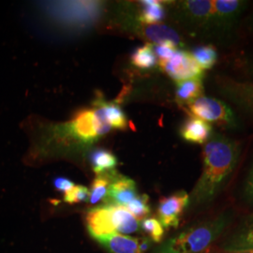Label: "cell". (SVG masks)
Instances as JSON below:
<instances>
[{"label": "cell", "mask_w": 253, "mask_h": 253, "mask_svg": "<svg viewBox=\"0 0 253 253\" xmlns=\"http://www.w3.org/2000/svg\"><path fill=\"white\" fill-rule=\"evenodd\" d=\"M240 153L237 141L213 133L204 145L203 171L190 200L196 205H206L215 199L235 171Z\"/></svg>", "instance_id": "6da1fadb"}, {"label": "cell", "mask_w": 253, "mask_h": 253, "mask_svg": "<svg viewBox=\"0 0 253 253\" xmlns=\"http://www.w3.org/2000/svg\"><path fill=\"white\" fill-rule=\"evenodd\" d=\"M230 215L219 217L192 227L169 240L160 253H201L212 244L223 231Z\"/></svg>", "instance_id": "7a4b0ae2"}, {"label": "cell", "mask_w": 253, "mask_h": 253, "mask_svg": "<svg viewBox=\"0 0 253 253\" xmlns=\"http://www.w3.org/2000/svg\"><path fill=\"white\" fill-rule=\"evenodd\" d=\"M86 227L95 239L116 233L132 234L139 223L125 208L107 205L90 209L86 213Z\"/></svg>", "instance_id": "3957f363"}, {"label": "cell", "mask_w": 253, "mask_h": 253, "mask_svg": "<svg viewBox=\"0 0 253 253\" xmlns=\"http://www.w3.org/2000/svg\"><path fill=\"white\" fill-rule=\"evenodd\" d=\"M249 6L245 0H216L209 40L229 42L233 39L240 19Z\"/></svg>", "instance_id": "277c9868"}, {"label": "cell", "mask_w": 253, "mask_h": 253, "mask_svg": "<svg viewBox=\"0 0 253 253\" xmlns=\"http://www.w3.org/2000/svg\"><path fill=\"white\" fill-rule=\"evenodd\" d=\"M190 114L194 118L208 123H214L226 129L239 127V120L234 110L223 100L217 98L202 96L188 105Z\"/></svg>", "instance_id": "5b68a950"}, {"label": "cell", "mask_w": 253, "mask_h": 253, "mask_svg": "<svg viewBox=\"0 0 253 253\" xmlns=\"http://www.w3.org/2000/svg\"><path fill=\"white\" fill-rule=\"evenodd\" d=\"M179 14L185 26L193 35L209 40L214 14V1H183L179 4Z\"/></svg>", "instance_id": "8992f818"}, {"label": "cell", "mask_w": 253, "mask_h": 253, "mask_svg": "<svg viewBox=\"0 0 253 253\" xmlns=\"http://www.w3.org/2000/svg\"><path fill=\"white\" fill-rule=\"evenodd\" d=\"M218 93L244 112L253 114V82L236 81L227 77H217Z\"/></svg>", "instance_id": "52a82bcc"}, {"label": "cell", "mask_w": 253, "mask_h": 253, "mask_svg": "<svg viewBox=\"0 0 253 253\" xmlns=\"http://www.w3.org/2000/svg\"><path fill=\"white\" fill-rule=\"evenodd\" d=\"M160 65L164 73H167L177 83L203 76L204 72L191 54L185 50H176L169 60L160 63Z\"/></svg>", "instance_id": "ba28073f"}, {"label": "cell", "mask_w": 253, "mask_h": 253, "mask_svg": "<svg viewBox=\"0 0 253 253\" xmlns=\"http://www.w3.org/2000/svg\"><path fill=\"white\" fill-rule=\"evenodd\" d=\"M189 203L190 196L184 190L161 199L158 207V216L162 225L165 228L178 226L180 216Z\"/></svg>", "instance_id": "9c48e42d"}, {"label": "cell", "mask_w": 253, "mask_h": 253, "mask_svg": "<svg viewBox=\"0 0 253 253\" xmlns=\"http://www.w3.org/2000/svg\"><path fill=\"white\" fill-rule=\"evenodd\" d=\"M137 196L135 182L126 176H118L110 183L105 202L108 205L125 208Z\"/></svg>", "instance_id": "30bf717a"}, {"label": "cell", "mask_w": 253, "mask_h": 253, "mask_svg": "<svg viewBox=\"0 0 253 253\" xmlns=\"http://www.w3.org/2000/svg\"><path fill=\"white\" fill-rule=\"evenodd\" d=\"M71 128L73 135L84 142L97 139L99 133V123L93 110L80 111L73 119Z\"/></svg>", "instance_id": "8fae6325"}, {"label": "cell", "mask_w": 253, "mask_h": 253, "mask_svg": "<svg viewBox=\"0 0 253 253\" xmlns=\"http://www.w3.org/2000/svg\"><path fill=\"white\" fill-rule=\"evenodd\" d=\"M223 249L232 253L253 252V216L248 217L230 238L224 243Z\"/></svg>", "instance_id": "7c38bea8"}, {"label": "cell", "mask_w": 253, "mask_h": 253, "mask_svg": "<svg viewBox=\"0 0 253 253\" xmlns=\"http://www.w3.org/2000/svg\"><path fill=\"white\" fill-rule=\"evenodd\" d=\"M212 131L213 128L209 123L193 117L186 120L182 125L180 135L189 143L205 145L213 134Z\"/></svg>", "instance_id": "4fadbf2b"}, {"label": "cell", "mask_w": 253, "mask_h": 253, "mask_svg": "<svg viewBox=\"0 0 253 253\" xmlns=\"http://www.w3.org/2000/svg\"><path fill=\"white\" fill-rule=\"evenodd\" d=\"M110 253H142L140 250V240L118 233L104 235L97 238Z\"/></svg>", "instance_id": "5bb4252c"}, {"label": "cell", "mask_w": 253, "mask_h": 253, "mask_svg": "<svg viewBox=\"0 0 253 253\" xmlns=\"http://www.w3.org/2000/svg\"><path fill=\"white\" fill-rule=\"evenodd\" d=\"M204 94L203 76L178 82L175 89V100L180 105H189Z\"/></svg>", "instance_id": "9a60e30c"}, {"label": "cell", "mask_w": 253, "mask_h": 253, "mask_svg": "<svg viewBox=\"0 0 253 253\" xmlns=\"http://www.w3.org/2000/svg\"><path fill=\"white\" fill-rule=\"evenodd\" d=\"M142 35L157 44L172 43L176 47L181 45V38L178 33L167 26L153 25L144 27Z\"/></svg>", "instance_id": "2e32d148"}, {"label": "cell", "mask_w": 253, "mask_h": 253, "mask_svg": "<svg viewBox=\"0 0 253 253\" xmlns=\"http://www.w3.org/2000/svg\"><path fill=\"white\" fill-rule=\"evenodd\" d=\"M142 11L139 16V21L144 25L153 26L164 18L165 10L163 3L157 0L142 1Z\"/></svg>", "instance_id": "e0dca14e"}, {"label": "cell", "mask_w": 253, "mask_h": 253, "mask_svg": "<svg viewBox=\"0 0 253 253\" xmlns=\"http://www.w3.org/2000/svg\"><path fill=\"white\" fill-rule=\"evenodd\" d=\"M190 54L203 71L212 69L217 63V50L211 44L197 46Z\"/></svg>", "instance_id": "ac0fdd59"}, {"label": "cell", "mask_w": 253, "mask_h": 253, "mask_svg": "<svg viewBox=\"0 0 253 253\" xmlns=\"http://www.w3.org/2000/svg\"><path fill=\"white\" fill-rule=\"evenodd\" d=\"M90 162L93 171L98 174L115 169L118 164L115 155L104 149L94 151L91 155Z\"/></svg>", "instance_id": "d6986e66"}, {"label": "cell", "mask_w": 253, "mask_h": 253, "mask_svg": "<svg viewBox=\"0 0 253 253\" xmlns=\"http://www.w3.org/2000/svg\"><path fill=\"white\" fill-rule=\"evenodd\" d=\"M131 63L142 70L153 68L157 63V56L154 47L150 43L137 48L131 55Z\"/></svg>", "instance_id": "ffe728a7"}, {"label": "cell", "mask_w": 253, "mask_h": 253, "mask_svg": "<svg viewBox=\"0 0 253 253\" xmlns=\"http://www.w3.org/2000/svg\"><path fill=\"white\" fill-rule=\"evenodd\" d=\"M100 107L103 110L106 120L111 127L118 129H125L127 125L125 114L119 106L114 103L100 102Z\"/></svg>", "instance_id": "44dd1931"}, {"label": "cell", "mask_w": 253, "mask_h": 253, "mask_svg": "<svg viewBox=\"0 0 253 253\" xmlns=\"http://www.w3.org/2000/svg\"><path fill=\"white\" fill-rule=\"evenodd\" d=\"M111 180L108 176L99 175L93 181L91 190H89V202L91 205H96L100 201L106 199L108 194L109 186Z\"/></svg>", "instance_id": "7402d4cb"}, {"label": "cell", "mask_w": 253, "mask_h": 253, "mask_svg": "<svg viewBox=\"0 0 253 253\" xmlns=\"http://www.w3.org/2000/svg\"><path fill=\"white\" fill-rule=\"evenodd\" d=\"M125 208L138 221L144 220L150 213L148 196L145 194L138 195L135 199L132 200L129 204H127Z\"/></svg>", "instance_id": "603a6c76"}, {"label": "cell", "mask_w": 253, "mask_h": 253, "mask_svg": "<svg viewBox=\"0 0 253 253\" xmlns=\"http://www.w3.org/2000/svg\"><path fill=\"white\" fill-rule=\"evenodd\" d=\"M141 227L142 230L153 240L154 242H161L164 235V229L160 220L154 217L145 218L143 220Z\"/></svg>", "instance_id": "cb8c5ba5"}, {"label": "cell", "mask_w": 253, "mask_h": 253, "mask_svg": "<svg viewBox=\"0 0 253 253\" xmlns=\"http://www.w3.org/2000/svg\"><path fill=\"white\" fill-rule=\"evenodd\" d=\"M89 200V190L81 185H74L64 195V202L68 204H78Z\"/></svg>", "instance_id": "d4e9b609"}, {"label": "cell", "mask_w": 253, "mask_h": 253, "mask_svg": "<svg viewBox=\"0 0 253 253\" xmlns=\"http://www.w3.org/2000/svg\"><path fill=\"white\" fill-rule=\"evenodd\" d=\"M176 46L173 45L172 43L157 44L154 48V52L156 56L159 58L160 63L169 60L176 52Z\"/></svg>", "instance_id": "484cf974"}, {"label": "cell", "mask_w": 253, "mask_h": 253, "mask_svg": "<svg viewBox=\"0 0 253 253\" xmlns=\"http://www.w3.org/2000/svg\"><path fill=\"white\" fill-rule=\"evenodd\" d=\"M243 192L245 199L253 205V164L245 181Z\"/></svg>", "instance_id": "4316f807"}, {"label": "cell", "mask_w": 253, "mask_h": 253, "mask_svg": "<svg viewBox=\"0 0 253 253\" xmlns=\"http://www.w3.org/2000/svg\"><path fill=\"white\" fill-rule=\"evenodd\" d=\"M54 188L59 191L67 192L68 190H71L74 186L73 182H72L65 177H57L54 180Z\"/></svg>", "instance_id": "83f0119b"}, {"label": "cell", "mask_w": 253, "mask_h": 253, "mask_svg": "<svg viewBox=\"0 0 253 253\" xmlns=\"http://www.w3.org/2000/svg\"><path fill=\"white\" fill-rule=\"evenodd\" d=\"M245 70L248 75L253 80V57H250L245 61Z\"/></svg>", "instance_id": "f1b7e54d"}, {"label": "cell", "mask_w": 253, "mask_h": 253, "mask_svg": "<svg viewBox=\"0 0 253 253\" xmlns=\"http://www.w3.org/2000/svg\"><path fill=\"white\" fill-rule=\"evenodd\" d=\"M248 24H249V27H250V29L253 31V11H252V13H251V14H250V16H249Z\"/></svg>", "instance_id": "f546056e"}, {"label": "cell", "mask_w": 253, "mask_h": 253, "mask_svg": "<svg viewBox=\"0 0 253 253\" xmlns=\"http://www.w3.org/2000/svg\"><path fill=\"white\" fill-rule=\"evenodd\" d=\"M253 253V252H250V253Z\"/></svg>", "instance_id": "4dcf8cb0"}]
</instances>
